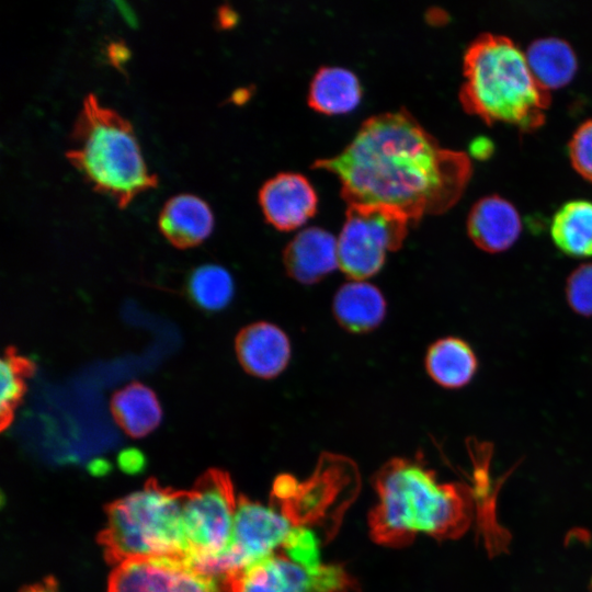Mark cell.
Instances as JSON below:
<instances>
[{
  "mask_svg": "<svg viewBox=\"0 0 592 592\" xmlns=\"http://www.w3.org/2000/svg\"><path fill=\"white\" fill-rule=\"evenodd\" d=\"M293 527L280 510L249 499L237 504L231 539L219 567L224 581L274 555Z\"/></svg>",
  "mask_w": 592,
  "mask_h": 592,
  "instance_id": "cell-9",
  "label": "cell"
},
{
  "mask_svg": "<svg viewBox=\"0 0 592 592\" xmlns=\"http://www.w3.org/2000/svg\"><path fill=\"white\" fill-rule=\"evenodd\" d=\"M223 583L173 556L121 561L109 592H225Z\"/></svg>",
  "mask_w": 592,
  "mask_h": 592,
  "instance_id": "cell-10",
  "label": "cell"
},
{
  "mask_svg": "<svg viewBox=\"0 0 592 592\" xmlns=\"http://www.w3.org/2000/svg\"><path fill=\"white\" fill-rule=\"evenodd\" d=\"M565 297L574 314L592 318V262L582 263L569 273Z\"/></svg>",
  "mask_w": 592,
  "mask_h": 592,
  "instance_id": "cell-26",
  "label": "cell"
},
{
  "mask_svg": "<svg viewBox=\"0 0 592 592\" xmlns=\"http://www.w3.org/2000/svg\"><path fill=\"white\" fill-rule=\"evenodd\" d=\"M105 538L121 561L181 556L182 499L153 485L125 494L109 511Z\"/></svg>",
  "mask_w": 592,
  "mask_h": 592,
  "instance_id": "cell-5",
  "label": "cell"
},
{
  "mask_svg": "<svg viewBox=\"0 0 592 592\" xmlns=\"http://www.w3.org/2000/svg\"><path fill=\"white\" fill-rule=\"evenodd\" d=\"M110 408L117 425L132 437L148 435L162 419V409L155 391L139 382L116 390Z\"/></svg>",
  "mask_w": 592,
  "mask_h": 592,
  "instance_id": "cell-19",
  "label": "cell"
},
{
  "mask_svg": "<svg viewBox=\"0 0 592 592\" xmlns=\"http://www.w3.org/2000/svg\"><path fill=\"white\" fill-rule=\"evenodd\" d=\"M410 220L401 212L383 205L350 204L337 239L338 264L353 281H364L383 267L386 254L398 250Z\"/></svg>",
  "mask_w": 592,
  "mask_h": 592,
  "instance_id": "cell-7",
  "label": "cell"
},
{
  "mask_svg": "<svg viewBox=\"0 0 592 592\" xmlns=\"http://www.w3.org/2000/svg\"><path fill=\"white\" fill-rule=\"evenodd\" d=\"M26 592H56V591L49 587H36V588L27 590Z\"/></svg>",
  "mask_w": 592,
  "mask_h": 592,
  "instance_id": "cell-34",
  "label": "cell"
},
{
  "mask_svg": "<svg viewBox=\"0 0 592 592\" xmlns=\"http://www.w3.org/2000/svg\"><path fill=\"white\" fill-rule=\"evenodd\" d=\"M469 150L474 158L479 160L487 159L492 155L493 144L489 138L480 136L470 143Z\"/></svg>",
  "mask_w": 592,
  "mask_h": 592,
  "instance_id": "cell-31",
  "label": "cell"
},
{
  "mask_svg": "<svg viewBox=\"0 0 592 592\" xmlns=\"http://www.w3.org/2000/svg\"><path fill=\"white\" fill-rule=\"evenodd\" d=\"M298 486L299 482L293 476L287 474L280 475L273 483V500L278 505L288 502L295 497Z\"/></svg>",
  "mask_w": 592,
  "mask_h": 592,
  "instance_id": "cell-29",
  "label": "cell"
},
{
  "mask_svg": "<svg viewBox=\"0 0 592 592\" xmlns=\"http://www.w3.org/2000/svg\"><path fill=\"white\" fill-rule=\"evenodd\" d=\"M332 310L342 328L352 333H364L382 323L386 315V300L375 285L352 281L338 289Z\"/></svg>",
  "mask_w": 592,
  "mask_h": 592,
  "instance_id": "cell-18",
  "label": "cell"
},
{
  "mask_svg": "<svg viewBox=\"0 0 592 592\" xmlns=\"http://www.w3.org/2000/svg\"><path fill=\"white\" fill-rule=\"evenodd\" d=\"M90 469L93 474H105L106 468L109 467L107 463L101 459H95L90 464Z\"/></svg>",
  "mask_w": 592,
  "mask_h": 592,
  "instance_id": "cell-33",
  "label": "cell"
},
{
  "mask_svg": "<svg viewBox=\"0 0 592 592\" xmlns=\"http://www.w3.org/2000/svg\"><path fill=\"white\" fill-rule=\"evenodd\" d=\"M568 151L573 169L592 182V118L581 123L573 132Z\"/></svg>",
  "mask_w": 592,
  "mask_h": 592,
  "instance_id": "cell-27",
  "label": "cell"
},
{
  "mask_svg": "<svg viewBox=\"0 0 592 592\" xmlns=\"http://www.w3.org/2000/svg\"><path fill=\"white\" fill-rule=\"evenodd\" d=\"M66 158L98 193L125 208L136 195L158 185L150 173L133 125L88 93L70 132Z\"/></svg>",
  "mask_w": 592,
  "mask_h": 592,
  "instance_id": "cell-4",
  "label": "cell"
},
{
  "mask_svg": "<svg viewBox=\"0 0 592 592\" xmlns=\"http://www.w3.org/2000/svg\"><path fill=\"white\" fill-rule=\"evenodd\" d=\"M228 581V592H310L307 571L284 554L261 560Z\"/></svg>",
  "mask_w": 592,
  "mask_h": 592,
  "instance_id": "cell-17",
  "label": "cell"
},
{
  "mask_svg": "<svg viewBox=\"0 0 592 592\" xmlns=\"http://www.w3.org/2000/svg\"><path fill=\"white\" fill-rule=\"evenodd\" d=\"M259 203L270 225L281 231H291L315 215L318 197L303 174L282 172L264 182Z\"/></svg>",
  "mask_w": 592,
  "mask_h": 592,
  "instance_id": "cell-11",
  "label": "cell"
},
{
  "mask_svg": "<svg viewBox=\"0 0 592 592\" xmlns=\"http://www.w3.org/2000/svg\"><path fill=\"white\" fill-rule=\"evenodd\" d=\"M0 425L4 431L26 392V379L36 372V364L21 355L14 346H7L1 358Z\"/></svg>",
  "mask_w": 592,
  "mask_h": 592,
  "instance_id": "cell-23",
  "label": "cell"
},
{
  "mask_svg": "<svg viewBox=\"0 0 592 592\" xmlns=\"http://www.w3.org/2000/svg\"><path fill=\"white\" fill-rule=\"evenodd\" d=\"M357 482L356 467L349 458L326 453L319 458L314 475L299 482L295 497L278 508L293 525H319L330 536Z\"/></svg>",
  "mask_w": 592,
  "mask_h": 592,
  "instance_id": "cell-8",
  "label": "cell"
},
{
  "mask_svg": "<svg viewBox=\"0 0 592 592\" xmlns=\"http://www.w3.org/2000/svg\"><path fill=\"white\" fill-rule=\"evenodd\" d=\"M234 280L230 273L217 264H204L190 275L187 293L193 303L207 311L225 308L234 296Z\"/></svg>",
  "mask_w": 592,
  "mask_h": 592,
  "instance_id": "cell-24",
  "label": "cell"
},
{
  "mask_svg": "<svg viewBox=\"0 0 592 592\" xmlns=\"http://www.w3.org/2000/svg\"><path fill=\"white\" fill-rule=\"evenodd\" d=\"M424 366L430 378L445 389L466 387L476 376L479 361L475 350L464 339L448 335L434 341L428 349Z\"/></svg>",
  "mask_w": 592,
  "mask_h": 592,
  "instance_id": "cell-16",
  "label": "cell"
},
{
  "mask_svg": "<svg viewBox=\"0 0 592 592\" xmlns=\"http://www.w3.org/2000/svg\"><path fill=\"white\" fill-rule=\"evenodd\" d=\"M375 486L378 500L369 514V527L378 544L403 546L420 533L453 537L468 523L464 491L439 482L420 462L390 459L377 473Z\"/></svg>",
  "mask_w": 592,
  "mask_h": 592,
  "instance_id": "cell-2",
  "label": "cell"
},
{
  "mask_svg": "<svg viewBox=\"0 0 592 592\" xmlns=\"http://www.w3.org/2000/svg\"><path fill=\"white\" fill-rule=\"evenodd\" d=\"M158 226L173 247L189 249L202 243L210 235L214 216L204 200L181 193L166 201L158 217Z\"/></svg>",
  "mask_w": 592,
  "mask_h": 592,
  "instance_id": "cell-15",
  "label": "cell"
},
{
  "mask_svg": "<svg viewBox=\"0 0 592 592\" xmlns=\"http://www.w3.org/2000/svg\"><path fill=\"white\" fill-rule=\"evenodd\" d=\"M309 578L310 592H349L353 588V580L339 565H321Z\"/></svg>",
  "mask_w": 592,
  "mask_h": 592,
  "instance_id": "cell-28",
  "label": "cell"
},
{
  "mask_svg": "<svg viewBox=\"0 0 592 592\" xmlns=\"http://www.w3.org/2000/svg\"><path fill=\"white\" fill-rule=\"evenodd\" d=\"M235 351L244 372L262 379L278 376L288 365L292 354L286 333L266 321L243 327L236 335Z\"/></svg>",
  "mask_w": 592,
  "mask_h": 592,
  "instance_id": "cell-12",
  "label": "cell"
},
{
  "mask_svg": "<svg viewBox=\"0 0 592 592\" xmlns=\"http://www.w3.org/2000/svg\"><path fill=\"white\" fill-rule=\"evenodd\" d=\"M117 463L121 469L127 474H137L145 466V457L136 448H125L117 456Z\"/></svg>",
  "mask_w": 592,
  "mask_h": 592,
  "instance_id": "cell-30",
  "label": "cell"
},
{
  "mask_svg": "<svg viewBox=\"0 0 592 592\" xmlns=\"http://www.w3.org/2000/svg\"><path fill=\"white\" fill-rule=\"evenodd\" d=\"M232 14L234 13L231 10L221 8V10L219 11L220 24L224 26L232 24L236 21V18Z\"/></svg>",
  "mask_w": 592,
  "mask_h": 592,
  "instance_id": "cell-32",
  "label": "cell"
},
{
  "mask_svg": "<svg viewBox=\"0 0 592 592\" xmlns=\"http://www.w3.org/2000/svg\"><path fill=\"white\" fill-rule=\"evenodd\" d=\"M312 168L337 175L348 205L388 206L411 224L449 209L471 175L467 153L441 147L406 109L367 118L340 153Z\"/></svg>",
  "mask_w": 592,
  "mask_h": 592,
  "instance_id": "cell-1",
  "label": "cell"
},
{
  "mask_svg": "<svg viewBox=\"0 0 592 592\" xmlns=\"http://www.w3.org/2000/svg\"><path fill=\"white\" fill-rule=\"evenodd\" d=\"M362 99L357 76L343 67L325 66L315 73L308 91V104L327 114H345L353 111Z\"/></svg>",
  "mask_w": 592,
  "mask_h": 592,
  "instance_id": "cell-20",
  "label": "cell"
},
{
  "mask_svg": "<svg viewBox=\"0 0 592 592\" xmlns=\"http://www.w3.org/2000/svg\"><path fill=\"white\" fill-rule=\"evenodd\" d=\"M550 237L563 254L585 259L592 257V202L571 200L553 216Z\"/></svg>",
  "mask_w": 592,
  "mask_h": 592,
  "instance_id": "cell-22",
  "label": "cell"
},
{
  "mask_svg": "<svg viewBox=\"0 0 592 592\" xmlns=\"http://www.w3.org/2000/svg\"><path fill=\"white\" fill-rule=\"evenodd\" d=\"M282 548L284 555L308 574L321 567L319 539L308 526L293 525Z\"/></svg>",
  "mask_w": 592,
  "mask_h": 592,
  "instance_id": "cell-25",
  "label": "cell"
},
{
  "mask_svg": "<svg viewBox=\"0 0 592 592\" xmlns=\"http://www.w3.org/2000/svg\"><path fill=\"white\" fill-rule=\"evenodd\" d=\"M459 101L492 125L531 132L545 122L550 93L532 73L525 53L508 36L483 33L466 48Z\"/></svg>",
  "mask_w": 592,
  "mask_h": 592,
  "instance_id": "cell-3",
  "label": "cell"
},
{
  "mask_svg": "<svg viewBox=\"0 0 592 592\" xmlns=\"http://www.w3.org/2000/svg\"><path fill=\"white\" fill-rule=\"evenodd\" d=\"M525 56L535 79L547 91L568 84L578 70V58L572 46L557 36L534 39Z\"/></svg>",
  "mask_w": 592,
  "mask_h": 592,
  "instance_id": "cell-21",
  "label": "cell"
},
{
  "mask_svg": "<svg viewBox=\"0 0 592 592\" xmlns=\"http://www.w3.org/2000/svg\"><path fill=\"white\" fill-rule=\"evenodd\" d=\"M237 504L228 478L219 473L208 475L182 499L181 556L200 571L218 579L220 561L231 539Z\"/></svg>",
  "mask_w": 592,
  "mask_h": 592,
  "instance_id": "cell-6",
  "label": "cell"
},
{
  "mask_svg": "<svg viewBox=\"0 0 592 592\" xmlns=\"http://www.w3.org/2000/svg\"><path fill=\"white\" fill-rule=\"evenodd\" d=\"M467 235L481 251L490 254L509 250L520 238L522 220L516 207L497 194L479 198L466 221Z\"/></svg>",
  "mask_w": 592,
  "mask_h": 592,
  "instance_id": "cell-13",
  "label": "cell"
},
{
  "mask_svg": "<svg viewBox=\"0 0 592 592\" xmlns=\"http://www.w3.org/2000/svg\"><path fill=\"white\" fill-rule=\"evenodd\" d=\"M283 263L293 280L317 283L339 267L337 238L320 227L303 229L284 249Z\"/></svg>",
  "mask_w": 592,
  "mask_h": 592,
  "instance_id": "cell-14",
  "label": "cell"
}]
</instances>
